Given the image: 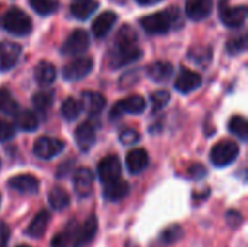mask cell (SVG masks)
<instances>
[{"label": "cell", "mask_w": 248, "mask_h": 247, "mask_svg": "<svg viewBox=\"0 0 248 247\" xmlns=\"http://www.w3.org/2000/svg\"><path fill=\"white\" fill-rule=\"evenodd\" d=\"M214 10L212 0H186V15L192 20H203Z\"/></svg>", "instance_id": "obj_15"}, {"label": "cell", "mask_w": 248, "mask_h": 247, "mask_svg": "<svg viewBox=\"0 0 248 247\" xmlns=\"http://www.w3.org/2000/svg\"><path fill=\"white\" fill-rule=\"evenodd\" d=\"M121 172H122L121 162L116 156H106L105 159L100 160L97 166V176L103 185L119 179Z\"/></svg>", "instance_id": "obj_10"}, {"label": "cell", "mask_w": 248, "mask_h": 247, "mask_svg": "<svg viewBox=\"0 0 248 247\" xmlns=\"http://www.w3.org/2000/svg\"><path fill=\"white\" fill-rule=\"evenodd\" d=\"M240 147L235 141L224 140L215 144L211 150V162L217 167H227L237 160Z\"/></svg>", "instance_id": "obj_4"}, {"label": "cell", "mask_w": 248, "mask_h": 247, "mask_svg": "<svg viewBox=\"0 0 248 247\" xmlns=\"http://www.w3.org/2000/svg\"><path fill=\"white\" fill-rule=\"evenodd\" d=\"M17 111H19V105L13 99L12 93L7 89L0 87V112L6 115H16Z\"/></svg>", "instance_id": "obj_31"}, {"label": "cell", "mask_w": 248, "mask_h": 247, "mask_svg": "<svg viewBox=\"0 0 248 247\" xmlns=\"http://www.w3.org/2000/svg\"><path fill=\"white\" fill-rule=\"evenodd\" d=\"M29 4L41 16L52 15L58 9V3L55 0H29Z\"/></svg>", "instance_id": "obj_33"}, {"label": "cell", "mask_w": 248, "mask_h": 247, "mask_svg": "<svg viewBox=\"0 0 248 247\" xmlns=\"http://www.w3.org/2000/svg\"><path fill=\"white\" fill-rule=\"evenodd\" d=\"M97 7H99V1L96 0H78L71 4L70 10L76 19L86 20L97 10Z\"/></svg>", "instance_id": "obj_25"}, {"label": "cell", "mask_w": 248, "mask_h": 247, "mask_svg": "<svg viewBox=\"0 0 248 247\" xmlns=\"http://www.w3.org/2000/svg\"><path fill=\"white\" fill-rule=\"evenodd\" d=\"M227 221H228V224H230L231 227L238 229V227L241 226V223H243V215H241L238 211L231 210V211L227 213Z\"/></svg>", "instance_id": "obj_39"}, {"label": "cell", "mask_w": 248, "mask_h": 247, "mask_svg": "<svg viewBox=\"0 0 248 247\" xmlns=\"http://www.w3.org/2000/svg\"><path fill=\"white\" fill-rule=\"evenodd\" d=\"M81 105H83V109L87 111L89 115L94 116V115H99L105 106H106V99L103 95L97 93V92H93V90H86L83 92L81 95Z\"/></svg>", "instance_id": "obj_20"}, {"label": "cell", "mask_w": 248, "mask_h": 247, "mask_svg": "<svg viewBox=\"0 0 248 247\" xmlns=\"http://www.w3.org/2000/svg\"><path fill=\"white\" fill-rule=\"evenodd\" d=\"M129 194V183L122 181L121 178L113 181V182H109V183H105V188H103V198L106 201H110V202H118L121 199H124L126 195Z\"/></svg>", "instance_id": "obj_21"}, {"label": "cell", "mask_w": 248, "mask_h": 247, "mask_svg": "<svg viewBox=\"0 0 248 247\" xmlns=\"http://www.w3.org/2000/svg\"><path fill=\"white\" fill-rule=\"evenodd\" d=\"M48 202H49L52 210L62 211L70 205V195L62 188L55 186L54 189H51V192L48 195Z\"/></svg>", "instance_id": "obj_28"}, {"label": "cell", "mask_w": 248, "mask_h": 247, "mask_svg": "<svg viewBox=\"0 0 248 247\" xmlns=\"http://www.w3.org/2000/svg\"><path fill=\"white\" fill-rule=\"evenodd\" d=\"M15 116H16V124H17L19 130H22L25 132H33L39 125L38 116L32 111L26 109V111H22V112L16 114Z\"/></svg>", "instance_id": "obj_26"}, {"label": "cell", "mask_w": 248, "mask_h": 247, "mask_svg": "<svg viewBox=\"0 0 248 247\" xmlns=\"http://www.w3.org/2000/svg\"><path fill=\"white\" fill-rule=\"evenodd\" d=\"M150 100L153 105V111H161L170 102V93L167 90H157L151 93Z\"/></svg>", "instance_id": "obj_36"}, {"label": "cell", "mask_w": 248, "mask_h": 247, "mask_svg": "<svg viewBox=\"0 0 248 247\" xmlns=\"http://www.w3.org/2000/svg\"><path fill=\"white\" fill-rule=\"evenodd\" d=\"M15 134H16V128L10 122L0 119V143L12 140Z\"/></svg>", "instance_id": "obj_38"}, {"label": "cell", "mask_w": 248, "mask_h": 247, "mask_svg": "<svg viewBox=\"0 0 248 247\" xmlns=\"http://www.w3.org/2000/svg\"><path fill=\"white\" fill-rule=\"evenodd\" d=\"M33 77L39 86L48 87L54 83V80L57 77V70H55L54 64H51L49 61H41L35 66Z\"/></svg>", "instance_id": "obj_23"}, {"label": "cell", "mask_w": 248, "mask_h": 247, "mask_svg": "<svg viewBox=\"0 0 248 247\" xmlns=\"http://www.w3.org/2000/svg\"><path fill=\"white\" fill-rule=\"evenodd\" d=\"M138 4L141 6H151V4H155V3H160L161 0H137Z\"/></svg>", "instance_id": "obj_42"}, {"label": "cell", "mask_w": 248, "mask_h": 247, "mask_svg": "<svg viewBox=\"0 0 248 247\" xmlns=\"http://www.w3.org/2000/svg\"><path fill=\"white\" fill-rule=\"evenodd\" d=\"M118 20V15L112 10L100 13L92 25V32L96 38H105Z\"/></svg>", "instance_id": "obj_16"}, {"label": "cell", "mask_w": 248, "mask_h": 247, "mask_svg": "<svg viewBox=\"0 0 248 247\" xmlns=\"http://www.w3.org/2000/svg\"><path fill=\"white\" fill-rule=\"evenodd\" d=\"M177 22H180V15L176 7L148 15L140 20L142 29L150 35H164L170 32Z\"/></svg>", "instance_id": "obj_2"}, {"label": "cell", "mask_w": 248, "mask_h": 247, "mask_svg": "<svg viewBox=\"0 0 248 247\" xmlns=\"http://www.w3.org/2000/svg\"><path fill=\"white\" fill-rule=\"evenodd\" d=\"M3 28L15 36H26L32 32L31 17L19 7H10L1 20Z\"/></svg>", "instance_id": "obj_3"}, {"label": "cell", "mask_w": 248, "mask_h": 247, "mask_svg": "<svg viewBox=\"0 0 248 247\" xmlns=\"http://www.w3.org/2000/svg\"><path fill=\"white\" fill-rule=\"evenodd\" d=\"M142 57V51L138 47V38L134 29L129 26H124L115 39V45L110 54V67L119 68L124 66H128Z\"/></svg>", "instance_id": "obj_1"}, {"label": "cell", "mask_w": 248, "mask_h": 247, "mask_svg": "<svg viewBox=\"0 0 248 247\" xmlns=\"http://www.w3.org/2000/svg\"><path fill=\"white\" fill-rule=\"evenodd\" d=\"M183 236H185V231H183V229H182L180 226H170V227H167V229L161 233L160 239H161V242H163L164 245H174V243H177Z\"/></svg>", "instance_id": "obj_34"}, {"label": "cell", "mask_w": 248, "mask_h": 247, "mask_svg": "<svg viewBox=\"0 0 248 247\" xmlns=\"http://www.w3.org/2000/svg\"><path fill=\"white\" fill-rule=\"evenodd\" d=\"M65 148V143L58 138L52 137H39L33 144V153L36 157L49 160L55 156H58Z\"/></svg>", "instance_id": "obj_7"}, {"label": "cell", "mask_w": 248, "mask_h": 247, "mask_svg": "<svg viewBox=\"0 0 248 247\" xmlns=\"http://www.w3.org/2000/svg\"><path fill=\"white\" fill-rule=\"evenodd\" d=\"M9 186L22 194H36L39 191V181L32 175H17L9 179Z\"/></svg>", "instance_id": "obj_19"}, {"label": "cell", "mask_w": 248, "mask_h": 247, "mask_svg": "<svg viewBox=\"0 0 248 247\" xmlns=\"http://www.w3.org/2000/svg\"><path fill=\"white\" fill-rule=\"evenodd\" d=\"M247 36L243 35V36H238V38H234V39L228 41V44H227V51H228L230 55H240V54H243V52L247 49Z\"/></svg>", "instance_id": "obj_35"}, {"label": "cell", "mask_w": 248, "mask_h": 247, "mask_svg": "<svg viewBox=\"0 0 248 247\" xmlns=\"http://www.w3.org/2000/svg\"><path fill=\"white\" fill-rule=\"evenodd\" d=\"M141 135L138 134V131L132 130V128H126L121 132L119 135V140L122 141V144L125 146H132V144H137L140 141Z\"/></svg>", "instance_id": "obj_37"}, {"label": "cell", "mask_w": 248, "mask_h": 247, "mask_svg": "<svg viewBox=\"0 0 248 247\" xmlns=\"http://www.w3.org/2000/svg\"><path fill=\"white\" fill-rule=\"evenodd\" d=\"M9 239H10L9 226L4 221H0V247H7Z\"/></svg>", "instance_id": "obj_40"}, {"label": "cell", "mask_w": 248, "mask_h": 247, "mask_svg": "<svg viewBox=\"0 0 248 247\" xmlns=\"http://www.w3.org/2000/svg\"><path fill=\"white\" fill-rule=\"evenodd\" d=\"M144 111H145V100H144V98L138 96V95H132L129 98H125V99L116 102L115 106L112 108L110 116L113 119H118L124 114L138 115V114H142Z\"/></svg>", "instance_id": "obj_8"}, {"label": "cell", "mask_w": 248, "mask_h": 247, "mask_svg": "<svg viewBox=\"0 0 248 247\" xmlns=\"http://www.w3.org/2000/svg\"><path fill=\"white\" fill-rule=\"evenodd\" d=\"M228 128H230V132L235 135L237 138H240L241 141L248 140V122L246 118L240 115L232 116L228 122Z\"/></svg>", "instance_id": "obj_30"}, {"label": "cell", "mask_w": 248, "mask_h": 247, "mask_svg": "<svg viewBox=\"0 0 248 247\" xmlns=\"http://www.w3.org/2000/svg\"><path fill=\"white\" fill-rule=\"evenodd\" d=\"M49 220H51V215L46 210H42L39 211L35 218L32 220V223L29 224L28 230H26V234L32 239H39L44 236V233L46 231V227L49 224Z\"/></svg>", "instance_id": "obj_24"}, {"label": "cell", "mask_w": 248, "mask_h": 247, "mask_svg": "<svg viewBox=\"0 0 248 247\" xmlns=\"http://www.w3.org/2000/svg\"><path fill=\"white\" fill-rule=\"evenodd\" d=\"M22 48L19 44L4 41L0 44V71H9L13 68L20 57Z\"/></svg>", "instance_id": "obj_13"}, {"label": "cell", "mask_w": 248, "mask_h": 247, "mask_svg": "<svg viewBox=\"0 0 248 247\" xmlns=\"http://www.w3.org/2000/svg\"><path fill=\"white\" fill-rule=\"evenodd\" d=\"M0 204H1V197H0Z\"/></svg>", "instance_id": "obj_44"}, {"label": "cell", "mask_w": 248, "mask_h": 247, "mask_svg": "<svg viewBox=\"0 0 248 247\" xmlns=\"http://www.w3.org/2000/svg\"><path fill=\"white\" fill-rule=\"evenodd\" d=\"M89 45H90L89 33L86 31H83V29H77L62 44L61 52L64 55H68V57L80 55V54H83V52H86L89 49Z\"/></svg>", "instance_id": "obj_6"}, {"label": "cell", "mask_w": 248, "mask_h": 247, "mask_svg": "<svg viewBox=\"0 0 248 247\" xmlns=\"http://www.w3.org/2000/svg\"><path fill=\"white\" fill-rule=\"evenodd\" d=\"M74 137H76V143L80 147V150L89 151L96 143V128L90 122H83L77 127Z\"/></svg>", "instance_id": "obj_17"}, {"label": "cell", "mask_w": 248, "mask_h": 247, "mask_svg": "<svg viewBox=\"0 0 248 247\" xmlns=\"http://www.w3.org/2000/svg\"><path fill=\"white\" fill-rule=\"evenodd\" d=\"M174 73V67L169 61H155L147 67L148 77L155 83H166L171 79Z\"/></svg>", "instance_id": "obj_18"}, {"label": "cell", "mask_w": 248, "mask_h": 247, "mask_svg": "<svg viewBox=\"0 0 248 247\" xmlns=\"http://www.w3.org/2000/svg\"><path fill=\"white\" fill-rule=\"evenodd\" d=\"M93 182H94V176L92 173V170L86 169V167H80L74 172L73 176V186L76 194L80 198H86L92 194L93 191Z\"/></svg>", "instance_id": "obj_12"}, {"label": "cell", "mask_w": 248, "mask_h": 247, "mask_svg": "<svg viewBox=\"0 0 248 247\" xmlns=\"http://www.w3.org/2000/svg\"><path fill=\"white\" fill-rule=\"evenodd\" d=\"M83 112V105L74 98H67L61 105V115L65 121H76Z\"/></svg>", "instance_id": "obj_27"}, {"label": "cell", "mask_w": 248, "mask_h": 247, "mask_svg": "<svg viewBox=\"0 0 248 247\" xmlns=\"http://www.w3.org/2000/svg\"><path fill=\"white\" fill-rule=\"evenodd\" d=\"M33 106L39 111V112H45L48 111L52 103H54V93L49 90H44V92H36L32 98Z\"/></svg>", "instance_id": "obj_32"}, {"label": "cell", "mask_w": 248, "mask_h": 247, "mask_svg": "<svg viewBox=\"0 0 248 247\" xmlns=\"http://www.w3.org/2000/svg\"><path fill=\"white\" fill-rule=\"evenodd\" d=\"M77 223L71 221L62 231L57 233L51 242L52 247H70L73 246V240H74V231H76Z\"/></svg>", "instance_id": "obj_29"}, {"label": "cell", "mask_w": 248, "mask_h": 247, "mask_svg": "<svg viewBox=\"0 0 248 247\" xmlns=\"http://www.w3.org/2000/svg\"><path fill=\"white\" fill-rule=\"evenodd\" d=\"M189 175H190L192 179L199 181V179H202V178L206 176V169H205L202 165H193V166L189 169Z\"/></svg>", "instance_id": "obj_41"}, {"label": "cell", "mask_w": 248, "mask_h": 247, "mask_svg": "<svg viewBox=\"0 0 248 247\" xmlns=\"http://www.w3.org/2000/svg\"><path fill=\"white\" fill-rule=\"evenodd\" d=\"M97 233V218L94 215H90L83 226L76 227L74 231V240L71 247H84L87 246Z\"/></svg>", "instance_id": "obj_11"}, {"label": "cell", "mask_w": 248, "mask_h": 247, "mask_svg": "<svg viewBox=\"0 0 248 247\" xmlns=\"http://www.w3.org/2000/svg\"><path fill=\"white\" fill-rule=\"evenodd\" d=\"M219 19L228 28H240L244 25L247 19V6H235L231 7L228 0H219Z\"/></svg>", "instance_id": "obj_5"}, {"label": "cell", "mask_w": 248, "mask_h": 247, "mask_svg": "<svg viewBox=\"0 0 248 247\" xmlns=\"http://www.w3.org/2000/svg\"><path fill=\"white\" fill-rule=\"evenodd\" d=\"M92 70H93V60L80 57V58L70 61L62 68V76L68 82H77V80H81L86 76H89Z\"/></svg>", "instance_id": "obj_9"}, {"label": "cell", "mask_w": 248, "mask_h": 247, "mask_svg": "<svg viewBox=\"0 0 248 247\" xmlns=\"http://www.w3.org/2000/svg\"><path fill=\"white\" fill-rule=\"evenodd\" d=\"M17 247H29V246H26V245H20V246H17Z\"/></svg>", "instance_id": "obj_43"}, {"label": "cell", "mask_w": 248, "mask_h": 247, "mask_svg": "<svg viewBox=\"0 0 248 247\" xmlns=\"http://www.w3.org/2000/svg\"><path fill=\"white\" fill-rule=\"evenodd\" d=\"M202 84V77L201 74L195 73V71H190L187 68H182L179 77L176 79V83H174V87L177 92L186 95V93H190L196 89H199Z\"/></svg>", "instance_id": "obj_14"}, {"label": "cell", "mask_w": 248, "mask_h": 247, "mask_svg": "<svg viewBox=\"0 0 248 247\" xmlns=\"http://www.w3.org/2000/svg\"><path fill=\"white\" fill-rule=\"evenodd\" d=\"M148 162H150V157L144 148H135V150L129 151L126 156V167H128L129 173H132V175H138V173L144 172L148 166Z\"/></svg>", "instance_id": "obj_22"}]
</instances>
